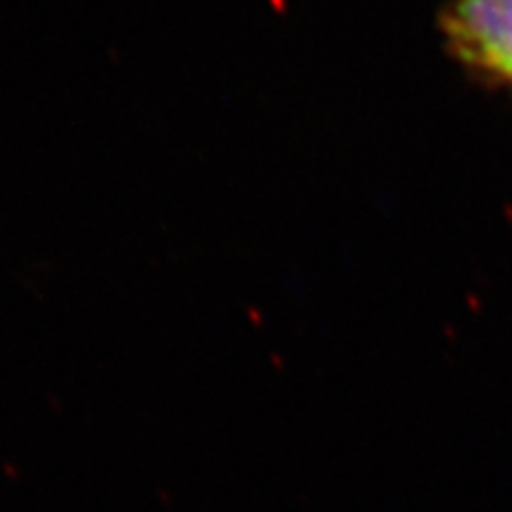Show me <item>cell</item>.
<instances>
[{"instance_id":"6da1fadb","label":"cell","mask_w":512,"mask_h":512,"mask_svg":"<svg viewBox=\"0 0 512 512\" xmlns=\"http://www.w3.org/2000/svg\"><path fill=\"white\" fill-rule=\"evenodd\" d=\"M444 32L463 62L512 82V0H451Z\"/></svg>"}]
</instances>
